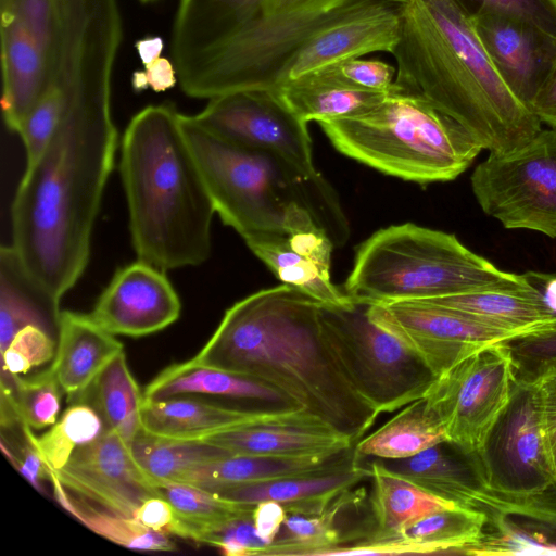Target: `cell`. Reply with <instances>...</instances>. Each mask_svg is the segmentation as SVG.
<instances>
[{"label":"cell","instance_id":"cell-49","mask_svg":"<svg viewBox=\"0 0 556 556\" xmlns=\"http://www.w3.org/2000/svg\"><path fill=\"white\" fill-rule=\"evenodd\" d=\"M227 556H266L269 544L256 533L252 516L235 519L216 529L201 541Z\"/></svg>","mask_w":556,"mask_h":556},{"label":"cell","instance_id":"cell-2","mask_svg":"<svg viewBox=\"0 0 556 556\" xmlns=\"http://www.w3.org/2000/svg\"><path fill=\"white\" fill-rule=\"evenodd\" d=\"M320 301L285 283L236 302L189 362L268 384L356 444L380 415L352 387L323 331Z\"/></svg>","mask_w":556,"mask_h":556},{"label":"cell","instance_id":"cell-59","mask_svg":"<svg viewBox=\"0 0 556 556\" xmlns=\"http://www.w3.org/2000/svg\"><path fill=\"white\" fill-rule=\"evenodd\" d=\"M394 1L399 4H405V3H410V2L418 1V0H394Z\"/></svg>","mask_w":556,"mask_h":556},{"label":"cell","instance_id":"cell-12","mask_svg":"<svg viewBox=\"0 0 556 556\" xmlns=\"http://www.w3.org/2000/svg\"><path fill=\"white\" fill-rule=\"evenodd\" d=\"M514 381L508 352L496 342L437 377L424 399L448 441L473 453L508 402Z\"/></svg>","mask_w":556,"mask_h":556},{"label":"cell","instance_id":"cell-11","mask_svg":"<svg viewBox=\"0 0 556 556\" xmlns=\"http://www.w3.org/2000/svg\"><path fill=\"white\" fill-rule=\"evenodd\" d=\"M473 453L488 489L495 493L525 496L556 480L538 382L515 379L508 402Z\"/></svg>","mask_w":556,"mask_h":556},{"label":"cell","instance_id":"cell-8","mask_svg":"<svg viewBox=\"0 0 556 556\" xmlns=\"http://www.w3.org/2000/svg\"><path fill=\"white\" fill-rule=\"evenodd\" d=\"M394 0H265L260 13L178 74L191 98L271 90L300 49L323 29L374 4Z\"/></svg>","mask_w":556,"mask_h":556},{"label":"cell","instance_id":"cell-9","mask_svg":"<svg viewBox=\"0 0 556 556\" xmlns=\"http://www.w3.org/2000/svg\"><path fill=\"white\" fill-rule=\"evenodd\" d=\"M368 304H321L325 339L355 391L379 414L422 399L437 376L405 344L374 323Z\"/></svg>","mask_w":556,"mask_h":556},{"label":"cell","instance_id":"cell-18","mask_svg":"<svg viewBox=\"0 0 556 556\" xmlns=\"http://www.w3.org/2000/svg\"><path fill=\"white\" fill-rule=\"evenodd\" d=\"M478 39L513 94L529 110L556 70V37L501 14L470 20Z\"/></svg>","mask_w":556,"mask_h":556},{"label":"cell","instance_id":"cell-48","mask_svg":"<svg viewBox=\"0 0 556 556\" xmlns=\"http://www.w3.org/2000/svg\"><path fill=\"white\" fill-rule=\"evenodd\" d=\"M0 8L1 16L18 22L51 59L58 30L59 0H0Z\"/></svg>","mask_w":556,"mask_h":556},{"label":"cell","instance_id":"cell-15","mask_svg":"<svg viewBox=\"0 0 556 556\" xmlns=\"http://www.w3.org/2000/svg\"><path fill=\"white\" fill-rule=\"evenodd\" d=\"M66 490L100 507L134 518L148 498L159 496L155 484L136 460L131 446L105 428L79 446L61 469L48 470Z\"/></svg>","mask_w":556,"mask_h":556},{"label":"cell","instance_id":"cell-40","mask_svg":"<svg viewBox=\"0 0 556 556\" xmlns=\"http://www.w3.org/2000/svg\"><path fill=\"white\" fill-rule=\"evenodd\" d=\"M104 429L102 418L90 404L76 402L42 435L35 437L31 428H24L23 433L48 470L56 471L79 446L94 440Z\"/></svg>","mask_w":556,"mask_h":556},{"label":"cell","instance_id":"cell-34","mask_svg":"<svg viewBox=\"0 0 556 556\" xmlns=\"http://www.w3.org/2000/svg\"><path fill=\"white\" fill-rule=\"evenodd\" d=\"M486 516L477 508L450 507L430 513L391 539L405 554H463L483 533ZM387 541V540H386Z\"/></svg>","mask_w":556,"mask_h":556},{"label":"cell","instance_id":"cell-4","mask_svg":"<svg viewBox=\"0 0 556 556\" xmlns=\"http://www.w3.org/2000/svg\"><path fill=\"white\" fill-rule=\"evenodd\" d=\"M179 116L167 103L143 108L127 125L121 148L134 250L138 260L163 271L210 257L216 213Z\"/></svg>","mask_w":556,"mask_h":556},{"label":"cell","instance_id":"cell-24","mask_svg":"<svg viewBox=\"0 0 556 556\" xmlns=\"http://www.w3.org/2000/svg\"><path fill=\"white\" fill-rule=\"evenodd\" d=\"M265 0H178L170 52L177 74L228 40L260 13Z\"/></svg>","mask_w":556,"mask_h":556},{"label":"cell","instance_id":"cell-23","mask_svg":"<svg viewBox=\"0 0 556 556\" xmlns=\"http://www.w3.org/2000/svg\"><path fill=\"white\" fill-rule=\"evenodd\" d=\"M380 460L397 476L458 507L477 508L489 491L475 453L448 440L407 458Z\"/></svg>","mask_w":556,"mask_h":556},{"label":"cell","instance_id":"cell-7","mask_svg":"<svg viewBox=\"0 0 556 556\" xmlns=\"http://www.w3.org/2000/svg\"><path fill=\"white\" fill-rule=\"evenodd\" d=\"M527 287L521 274L501 270L454 235L407 223L362 243L344 292L357 303L384 304Z\"/></svg>","mask_w":556,"mask_h":556},{"label":"cell","instance_id":"cell-20","mask_svg":"<svg viewBox=\"0 0 556 556\" xmlns=\"http://www.w3.org/2000/svg\"><path fill=\"white\" fill-rule=\"evenodd\" d=\"M355 451H342L321 467L289 477L241 483L215 493L237 503L256 505L263 501L281 504L288 514L317 515L325 511L341 494L370 478L369 464Z\"/></svg>","mask_w":556,"mask_h":556},{"label":"cell","instance_id":"cell-31","mask_svg":"<svg viewBox=\"0 0 556 556\" xmlns=\"http://www.w3.org/2000/svg\"><path fill=\"white\" fill-rule=\"evenodd\" d=\"M419 301L465 313L514 334L551 321L548 314L529 287L481 290Z\"/></svg>","mask_w":556,"mask_h":556},{"label":"cell","instance_id":"cell-47","mask_svg":"<svg viewBox=\"0 0 556 556\" xmlns=\"http://www.w3.org/2000/svg\"><path fill=\"white\" fill-rule=\"evenodd\" d=\"M469 18L501 14L519 18L556 37V0H452Z\"/></svg>","mask_w":556,"mask_h":556},{"label":"cell","instance_id":"cell-41","mask_svg":"<svg viewBox=\"0 0 556 556\" xmlns=\"http://www.w3.org/2000/svg\"><path fill=\"white\" fill-rule=\"evenodd\" d=\"M132 454L153 481H176L188 469L229 456L205 442H182L154 438L142 432L131 444Z\"/></svg>","mask_w":556,"mask_h":556},{"label":"cell","instance_id":"cell-46","mask_svg":"<svg viewBox=\"0 0 556 556\" xmlns=\"http://www.w3.org/2000/svg\"><path fill=\"white\" fill-rule=\"evenodd\" d=\"M55 342L50 332L29 325L21 329L1 353V376H22L54 358Z\"/></svg>","mask_w":556,"mask_h":556},{"label":"cell","instance_id":"cell-51","mask_svg":"<svg viewBox=\"0 0 556 556\" xmlns=\"http://www.w3.org/2000/svg\"><path fill=\"white\" fill-rule=\"evenodd\" d=\"M134 518L156 532L176 536L179 534V518L173 506L161 496L146 500L136 510Z\"/></svg>","mask_w":556,"mask_h":556},{"label":"cell","instance_id":"cell-56","mask_svg":"<svg viewBox=\"0 0 556 556\" xmlns=\"http://www.w3.org/2000/svg\"><path fill=\"white\" fill-rule=\"evenodd\" d=\"M521 276L548 314L549 323H556V274L529 270Z\"/></svg>","mask_w":556,"mask_h":556},{"label":"cell","instance_id":"cell-13","mask_svg":"<svg viewBox=\"0 0 556 556\" xmlns=\"http://www.w3.org/2000/svg\"><path fill=\"white\" fill-rule=\"evenodd\" d=\"M193 116L222 139L269 153L305 176L319 174L313 165L307 123L271 90H244L214 97Z\"/></svg>","mask_w":556,"mask_h":556},{"label":"cell","instance_id":"cell-30","mask_svg":"<svg viewBox=\"0 0 556 556\" xmlns=\"http://www.w3.org/2000/svg\"><path fill=\"white\" fill-rule=\"evenodd\" d=\"M374 527L369 541H386L415 520L440 509L454 507L389 470L380 459L369 463Z\"/></svg>","mask_w":556,"mask_h":556},{"label":"cell","instance_id":"cell-26","mask_svg":"<svg viewBox=\"0 0 556 556\" xmlns=\"http://www.w3.org/2000/svg\"><path fill=\"white\" fill-rule=\"evenodd\" d=\"M1 108L7 127L18 134L49 81L50 59L16 21L1 16Z\"/></svg>","mask_w":556,"mask_h":556},{"label":"cell","instance_id":"cell-60","mask_svg":"<svg viewBox=\"0 0 556 556\" xmlns=\"http://www.w3.org/2000/svg\"><path fill=\"white\" fill-rule=\"evenodd\" d=\"M141 2H150V1H153V0H140Z\"/></svg>","mask_w":556,"mask_h":556},{"label":"cell","instance_id":"cell-1","mask_svg":"<svg viewBox=\"0 0 556 556\" xmlns=\"http://www.w3.org/2000/svg\"><path fill=\"white\" fill-rule=\"evenodd\" d=\"M117 137L112 100L66 103L56 131L26 165L14 195L11 245L58 302L87 267Z\"/></svg>","mask_w":556,"mask_h":556},{"label":"cell","instance_id":"cell-3","mask_svg":"<svg viewBox=\"0 0 556 556\" xmlns=\"http://www.w3.org/2000/svg\"><path fill=\"white\" fill-rule=\"evenodd\" d=\"M401 36L392 52L395 81L457 121L490 153L528 142L541 121L508 89L452 0L401 4Z\"/></svg>","mask_w":556,"mask_h":556},{"label":"cell","instance_id":"cell-42","mask_svg":"<svg viewBox=\"0 0 556 556\" xmlns=\"http://www.w3.org/2000/svg\"><path fill=\"white\" fill-rule=\"evenodd\" d=\"M511 359L518 381L536 383L556 372V323L500 341Z\"/></svg>","mask_w":556,"mask_h":556},{"label":"cell","instance_id":"cell-22","mask_svg":"<svg viewBox=\"0 0 556 556\" xmlns=\"http://www.w3.org/2000/svg\"><path fill=\"white\" fill-rule=\"evenodd\" d=\"M302 409H240L185 396L143 399L141 432L154 438L200 442L245 426L288 419Z\"/></svg>","mask_w":556,"mask_h":556},{"label":"cell","instance_id":"cell-50","mask_svg":"<svg viewBox=\"0 0 556 556\" xmlns=\"http://www.w3.org/2000/svg\"><path fill=\"white\" fill-rule=\"evenodd\" d=\"M331 76L362 90L387 92L396 77V68L386 62L362 58L325 67Z\"/></svg>","mask_w":556,"mask_h":556},{"label":"cell","instance_id":"cell-55","mask_svg":"<svg viewBox=\"0 0 556 556\" xmlns=\"http://www.w3.org/2000/svg\"><path fill=\"white\" fill-rule=\"evenodd\" d=\"M26 442L20 448V454H13L10 462L39 492H43L42 479H49V471L33 444L25 437Z\"/></svg>","mask_w":556,"mask_h":556},{"label":"cell","instance_id":"cell-57","mask_svg":"<svg viewBox=\"0 0 556 556\" xmlns=\"http://www.w3.org/2000/svg\"><path fill=\"white\" fill-rule=\"evenodd\" d=\"M531 111L541 123L556 129V70L536 94Z\"/></svg>","mask_w":556,"mask_h":556},{"label":"cell","instance_id":"cell-5","mask_svg":"<svg viewBox=\"0 0 556 556\" xmlns=\"http://www.w3.org/2000/svg\"><path fill=\"white\" fill-rule=\"evenodd\" d=\"M180 127L201 173L215 212L243 239L263 231H283L287 207L296 203L326 231L334 248L350 237L338 195L318 174L308 177L280 159L237 146L180 113Z\"/></svg>","mask_w":556,"mask_h":556},{"label":"cell","instance_id":"cell-27","mask_svg":"<svg viewBox=\"0 0 556 556\" xmlns=\"http://www.w3.org/2000/svg\"><path fill=\"white\" fill-rule=\"evenodd\" d=\"M185 394L249 399L266 403L275 409H302L268 384L220 369L193 365L189 361L173 364L161 371L146 387L143 399L164 400Z\"/></svg>","mask_w":556,"mask_h":556},{"label":"cell","instance_id":"cell-6","mask_svg":"<svg viewBox=\"0 0 556 556\" xmlns=\"http://www.w3.org/2000/svg\"><path fill=\"white\" fill-rule=\"evenodd\" d=\"M319 125L342 154L418 184L457 178L483 150L457 121L396 81L372 108Z\"/></svg>","mask_w":556,"mask_h":556},{"label":"cell","instance_id":"cell-43","mask_svg":"<svg viewBox=\"0 0 556 556\" xmlns=\"http://www.w3.org/2000/svg\"><path fill=\"white\" fill-rule=\"evenodd\" d=\"M13 377L23 424L36 430L54 425L60 413L61 387L50 367L29 377Z\"/></svg>","mask_w":556,"mask_h":556},{"label":"cell","instance_id":"cell-28","mask_svg":"<svg viewBox=\"0 0 556 556\" xmlns=\"http://www.w3.org/2000/svg\"><path fill=\"white\" fill-rule=\"evenodd\" d=\"M61 314L58 302L24 267L12 245L0 250V351H5L15 334L34 325L50 332L58 329Z\"/></svg>","mask_w":556,"mask_h":556},{"label":"cell","instance_id":"cell-21","mask_svg":"<svg viewBox=\"0 0 556 556\" xmlns=\"http://www.w3.org/2000/svg\"><path fill=\"white\" fill-rule=\"evenodd\" d=\"M200 442L219 447L229 455L281 457L332 456L355 445L304 410L288 419L245 426Z\"/></svg>","mask_w":556,"mask_h":556},{"label":"cell","instance_id":"cell-19","mask_svg":"<svg viewBox=\"0 0 556 556\" xmlns=\"http://www.w3.org/2000/svg\"><path fill=\"white\" fill-rule=\"evenodd\" d=\"M401 4L393 1L379 2L334 23L300 49L278 84L369 53L392 54L401 36Z\"/></svg>","mask_w":556,"mask_h":556},{"label":"cell","instance_id":"cell-33","mask_svg":"<svg viewBox=\"0 0 556 556\" xmlns=\"http://www.w3.org/2000/svg\"><path fill=\"white\" fill-rule=\"evenodd\" d=\"M443 426L425 399L405 405L393 418L355 444L363 457L403 459L447 441Z\"/></svg>","mask_w":556,"mask_h":556},{"label":"cell","instance_id":"cell-58","mask_svg":"<svg viewBox=\"0 0 556 556\" xmlns=\"http://www.w3.org/2000/svg\"><path fill=\"white\" fill-rule=\"evenodd\" d=\"M137 53L143 65L161 56L164 48L163 39L159 36H149L135 43Z\"/></svg>","mask_w":556,"mask_h":556},{"label":"cell","instance_id":"cell-37","mask_svg":"<svg viewBox=\"0 0 556 556\" xmlns=\"http://www.w3.org/2000/svg\"><path fill=\"white\" fill-rule=\"evenodd\" d=\"M159 496L174 508L180 521L178 536L201 543L204 535L228 522L252 516L255 505L237 503L217 493L175 481H155Z\"/></svg>","mask_w":556,"mask_h":556},{"label":"cell","instance_id":"cell-35","mask_svg":"<svg viewBox=\"0 0 556 556\" xmlns=\"http://www.w3.org/2000/svg\"><path fill=\"white\" fill-rule=\"evenodd\" d=\"M248 248L285 285L294 287L327 305L343 306L353 301L308 260L296 253L285 231H263L243 239Z\"/></svg>","mask_w":556,"mask_h":556},{"label":"cell","instance_id":"cell-38","mask_svg":"<svg viewBox=\"0 0 556 556\" xmlns=\"http://www.w3.org/2000/svg\"><path fill=\"white\" fill-rule=\"evenodd\" d=\"M60 505L94 533L127 548L147 552H172L175 543L168 534L156 532L135 518L90 505L66 490L55 478L49 477Z\"/></svg>","mask_w":556,"mask_h":556},{"label":"cell","instance_id":"cell-52","mask_svg":"<svg viewBox=\"0 0 556 556\" xmlns=\"http://www.w3.org/2000/svg\"><path fill=\"white\" fill-rule=\"evenodd\" d=\"M178 81V74L173 61L166 58H157L144 65L143 71H137L132 75V88L143 91L147 88L155 92H164L172 89Z\"/></svg>","mask_w":556,"mask_h":556},{"label":"cell","instance_id":"cell-45","mask_svg":"<svg viewBox=\"0 0 556 556\" xmlns=\"http://www.w3.org/2000/svg\"><path fill=\"white\" fill-rule=\"evenodd\" d=\"M64 109L63 94L48 83L18 131L25 148L26 165L33 163L45 150L61 123Z\"/></svg>","mask_w":556,"mask_h":556},{"label":"cell","instance_id":"cell-32","mask_svg":"<svg viewBox=\"0 0 556 556\" xmlns=\"http://www.w3.org/2000/svg\"><path fill=\"white\" fill-rule=\"evenodd\" d=\"M338 454L311 457L229 455L197 465L180 475L175 482L216 492L235 484L267 481L315 470Z\"/></svg>","mask_w":556,"mask_h":556},{"label":"cell","instance_id":"cell-16","mask_svg":"<svg viewBox=\"0 0 556 556\" xmlns=\"http://www.w3.org/2000/svg\"><path fill=\"white\" fill-rule=\"evenodd\" d=\"M180 312V299L165 271L137 260L114 274L89 315L114 336L137 338L165 329Z\"/></svg>","mask_w":556,"mask_h":556},{"label":"cell","instance_id":"cell-53","mask_svg":"<svg viewBox=\"0 0 556 556\" xmlns=\"http://www.w3.org/2000/svg\"><path fill=\"white\" fill-rule=\"evenodd\" d=\"M538 383L545 439L556 469V372L542 378Z\"/></svg>","mask_w":556,"mask_h":556},{"label":"cell","instance_id":"cell-10","mask_svg":"<svg viewBox=\"0 0 556 556\" xmlns=\"http://www.w3.org/2000/svg\"><path fill=\"white\" fill-rule=\"evenodd\" d=\"M470 182L482 211L503 227L556 238V129H541L510 152L490 153Z\"/></svg>","mask_w":556,"mask_h":556},{"label":"cell","instance_id":"cell-14","mask_svg":"<svg viewBox=\"0 0 556 556\" xmlns=\"http://www.w3.org/2000/svg\"><path fill=\"white\" fill-rule=\"evenodd\" d=\"M369 318L397 338L439 377L511 332L465 313L425 301L368 304Z\"/></svg>","mask_w":556,"mask_h":556},{"label":"cell","instance_id":"cell-25","mask_svg":"<svg viewBox=\"0 0 556 556\" xmlns=\"http://www.w3.org/2000/svg\"><path fill=\"white\" fill-rule=\"evenodd\" d=\"M58 346L50 369L68 402H80L102 369L122 351L123 343L89 314L61 311Z\"/></svg>","mask_w":556,"mask_h":556},{"label":"cell","instance_id":"cell-36","mask_svg":"<svg viewBox=\"0 0 556 556\" xmlns=\"http://www.w3.org/2000/svg\"><path fill=\"white\" fill-rule=\"evenodd\" d=\"M91 399V406L105 425L131 446L141 432V393L126 359L124 351L118 353L98 375L83 397Z\"/></svg>","mask_w":556,"mask_h":556},{"label":"cell","instance_id":"cell-54","mask_svg":"<svg viewBox=\"0 0 556 556\" xmlns=\"http://www.w3.org/2000/svg\"><path fill=\"white\" fill-rule=\"evenodd\" d=\"M288 516L285 507L275 501H263L255 505L252 519L257 535L271 545Z\"/></svg>","mask_w":556,"mask_h":556},{"label":"cell","instance_id":"cell-17","mask_svg":"<svg viewBox=\"0 0 556 556\" xmlns=\"http://www.w3.org/2000/svg\"><path fill=\"white\" fill-rule=\"evenodd\" d=\"M477 509L486 516L479 540L463 555H552L556 554V480L525 496H509L489 490Z\"/></svg>","mask_w":556,"mask_h":556},{"label":"cell","instance_id":"cell-29","mask_svg":"<svg viewBox=\"0 0 556 556\" xmlns=\"http://www.w3.org/2000/svg\"><path fill=\"white\" fill-rule=\"evenodd\" d=\"M271 91L306 123L356 115L379 103L389 92L357 89L324 68L280 83Z\"/></svg>","mask_w":556,"mask_h":556},{"label":"cell","instance_id":"cell-44","mask_svg":"<svg viewBox=\"0 0 556 556\" xmlns=\"http://www.w3.org/2000/svg\"><path fill=\"white\" fill-rule=\"evenodd\" d=\"M283 231L291 248L330 276L331 253L334 249L326 231L304 207L291 203L287 207Z\"/></svg>","mask_w":556,"mask_h":556},{"label":"cell","instance_id":"cell-39","mask_svg":"<svg viewBox=\"0 0 556 556\" xmlns=\"http://www.w3.org/2000/svg\"><path fill=\"white\" fill-rule=\"evenodd\" d=\"M354 492L341 494L325 511L317 515L288 514L266 556H325L344 543L338 517L353 501Z\"/></svg>","mask_w":556,"mask_h":556}]
</instances>
